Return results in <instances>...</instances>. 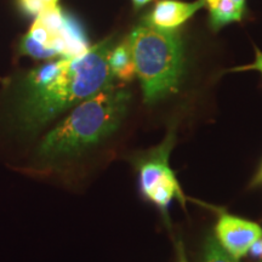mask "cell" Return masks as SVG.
<instances>
[{
	"label": "cell",
	"mask_w": 262,
	"mask_h": 262,
	"mask_svg": "<svg viewBox=\"0 0 262 262\" xmlns=\"http://www.w3.org/2000/svg\"><path fill=\"white\" fill-rule=\"evenodd\" d=\"M111 39L79 57L60 58L33 70L15 110L16 129L37 133L58 114L114 84L108 66Z\"/></svg>",
	"instance_id": "6da1fadb"
},
{
	"label": "cell",
	"mask_w": 262,
	"mask_h": 262,
	"mask_svg": "<svg viewBox=\"0 0 262 262\" xmlns=\"http://www.w3.org/2000/svg\"><path fill=\"white\" fill-rule=\"evenodd\" d=\"M131 94L112 84L81 101L42 137L37 149L45 162L71 158L116 133L126 116Z\"/></svg>",
	"instance_id": "7a4b0ae2"
},
{
	"label": "cell",
	"mask_w": 262,
	"mask_h": 262,
	"mask_svg": "<svg viewBox=\"0 0 262 262\" xmlns=\"http://www.w3.org/2000/svg\"><path fill=\"white\" fill-rule=\"evenodd\" d=\"M127 41L145 102H157L176 93L183 72V47L178 32L143 22L133 29Z\"/></svg>",
	"instance_id": "3957f363"
},
{
	"label": "cell",
	"mask_w": 262,
	"mask_h": 262,
	"mask_svg": "<svg viewBox=\"0 0 262 262\" xmlns=\"http://www.w3.org/2000/svg\"><path fill=\"white\" fill-rule=\"evenodd\" d=\"M173 143L171 134L158 148L140 160L139 182L141 192L148 201L165 210L173 196L185 205V195L175 173L169 166V153Z\"/></svg>",
	"instance_id": "277c9868"
},
{
	"label": "cell",
	"mask_w": 262,
	"mask_h": 262,
	"mask_svg": "<svg viewBox=\"0 0 262 262\" xmlns=\"http://www.w3.org/2000/svg\"><path fill=\"white\" fill-rule=\"evenodd\" d=\"M216 239L227 253L239 260L249 253L257 239L262 237L261 226L227 212L220 215L215 226Z\"/></svg>",
	"instance_id": "5b68a950"
},
{
	"label": "cell",
	"mask_w": 262,
	"mask_h": 262,
	"mask_svg": "<svg viewBox=\"0 0 262 262\" xmlns=\"http://www.w3.org/2000/svg\"><path fill=\"white\" fill-rule=\"evenodd\" d=\"M205 6V0L193 3L180 0H159L147 15L145 24L160 29H175L185 24L196 11Z\"/></svg>",
	"instance_id": "8992f818"
},
{
	"label": "cell",
	"mask_w": 262,
	"mask_h": 262,
	"mask_svg": "<svg viewBox=\"0 0 262 262\" xmlns=\"http://www.w3.org/2000/svg\"><path fill=\"white\" fill-rule=\"evenodd\" d=\"M62 45H63V57L74 58L84 55L91 48L83 26L77 18L64 12L63 27L61 32Z\"/></svg>",
	"instance_id": "52a82bcc"
},
{
	"label": "cell",
	"mask_w": 262,
	"mask_h": 262,
	"mask_svg": "<svg viewBox=\"0 0 262 262\" xmlns=\"http://www.w3.org/2000/svg\"><path fill=\"white\" fill-rule=\"evenodd\" d=\"M108 66L114 78L122 81H131L136 75L135 63L127 39L122 44L113 47L108 56Z\"/></svg>",
	"instance_id": "ba28073f"
},
{
	"label": "cell",
	"mask_w": 262,
	"mask_h": 262,
	"mask_svg": "<svg viewBox=\"0 0 262 262\" xmlns=\"http://www.w3.org/2000/svg\"><path fill=\"white\" fill-rule=\"evenodd\" d=\"M210 14L211 27L217 31L232 22L241 21L244 14V8L235 4L233 0H205Z\"/></svg>",
	"instance_id": "9c48e42d"
},
{
	"label": "cell",
	"mask_w": 262,
	"mask_h": 262,
	"mask_svg": "<svg viewBox=\"0 0 262 262\" xmlns=\"http://www.w3.org/2000/svg\"><path fill=\"white\" fill-rule=\"evenodd\" d=\"M204 262H238L221 247L215 237H208L204 247Z\"/></svg>",
	"instance_id": "30bf717a"
},
{
	"label": "cell",
	"mask_w": 262,
	"mask_h": 262,
	"mask_svg": "<svg viewBox=\"0 0 262 262\" xmlns=\"http://www.w3.org/2000/svg\"><path fill=\"white\" fill-rule=\"evenodd\" d=\"M58 0H18V5L26 14L37 16L44 10L56 6Z\"/></svg>",
	"instance_id": "8fae6325"
},
{
	"label": "cell",
	"mask_w": 262,
	"mask_h": 262,
	"mask_svg": "<svg viewBox=\"0 0 262 262\" xmlns=\"http://www.w3.org/2000/svg\"><path fill=\"white\" fill-rule=\"evenodd\" d=\"M243 71H258L262 74V51L260 49L255 48V61L253 63L247 66L235 67L232 72H243Z\"/></svg>",
	"instance_id": "7c38bea8"
},
{
	"label": "cell",
	"mask_w": 262,
	"mask_h": 262,
	"mask_svg": "<svg viewBox=\"0 0 262 262\" xmlns=\"http://www.w3.org/2000/svg\"><path fill=\"white\" fill-rule=\"evenodd\" d=\"M249 253L255 258H261L262 260V237L257 239L255 243L251 245V248L249 249Z\"/></svg>",
	"instance_id": "4fadbf2b"
},
{
	"label": "cell",
	"mask_w": 262,
	"mask_h": 262,
	"mask_svg": "<svg viewBox=\"0 0 262 262\" xmlns=\"http://www.w3.org/2000/svg\"><path fill=\"white\" fill-rule=\"evenodd\" d=\"M261 183H262V165H261L260 170H258V172L256 173V175H255L254 181H253V185L257 186V185H261Z\"/></svg>",
	"instance_id": "5bb4252c"
},
{
	"label": "cell",
	"mask_w": 262,
	"mask_h": 262,
	"mask_svg": "<svg viewBox=\"0 0 262 262\" xmlns=\"http://www.w3.org/2000/svg\"><path fill=\"white\" fill-rule=\"evenodd\" d=\"M152 2V0H133L134 5H135V8H142V6H145L146 4H148V3Z\"/></svg>",
	"instance_id": "9a60e30c"
},
{
	"label": "cell",
	"mask_w": 262,
	"mask_h": 262,
	"mask_svg": "<svg viewBox=\"0 0 262 262\" xmlns=\"http://www.w3.org/2000/svg\"><path fill=\"white\" fill-rule=\"evenodd\" d=\"M235 4H238L241 8L245 9V0H233Z\"/></svg>",
	"instance_id": "2e32d148"
},
{
	"label": "cell",
	"mask_w": 262,
	"mask_h": 262,
	"mask_svg": "<svg viewBox=\"0 0 262 262\" xmlns=\"http://www.w3.org/2000/svg\"><path fill=\"white\" fill-rule=\"evenodd\" d=\"M182 262H185V261H182Z\"/></svg>",
	"instance_id": "e0dca14e"
}]
</instances>
